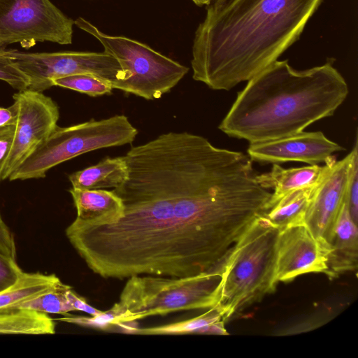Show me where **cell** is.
I'll return each mask as SVG.
<instances>
[{
	"label": "cell",
	"mask_w": 358,
	"mask_h": 358,
	"mask_svg": "<svg viewBox=\"0 0 358 358\" xmlns=\"http://www.w3.org/2000/svg\"><path fill=\"white\" fill-rule=\"evenodd\" d=\"M278 232L263 214L258 216L220 264L218 299L213 308L224 322L275 290Z\"/></svg>",
	"instance_id": "3957f363"
},
{
	"label": "cell",
	"mask_w": 358,
	"mask_h": 358,
	"mask_svg": "<svg viewBox=\"0 0 358 358\" xmlns=\"http://www.w3.org/2000/svg\"><path fill=\"white\" fill-rule=\"evenodd\" d=\"M219 269L196 275L173 278L136 275L128 278L112 307L117 314L116 326L135 327L136 320L185 310L210 309L217 305Z\"/></svg>",
	"instance_id": "277c9868"
},
{
	"label": "cell",
	"mask_w": 358,
	"mask_h": 358,
	"mask_svg": "<svg viewBox=\"0 0 358 358\" xmlns=\"http://www.w3.org/2000/svg\"><path fill=\"white\" fill-rule=\"evenodd\" d=\"M61 282L55 274L23 272L13 285L0 292V309L14 308L53 289Z\"/></svg>",
	"instance_id": "ac0fdd59"
},
{
	"label": "cell",
	"mask_w": 358,
	"mask_h": 358,
	"mask_svg": "<svg viewBox=\"0 0 358 358\" xmlns=\"http://www.w3.org/2000/svg\"><path fill=\"white\" fill-rule=\"evenodd\" d=\"M329 246L327 265L331 279L342 273L357 269V224L352 220L345 201L338 217Z\"/></svg>",
	"instance_id": "5bb4252c"
},
{
	"label": "cell",
	"mask_w": 358,
	"mask_h": 358,
	"mask_svg": "<svg viewBox=\"0 0 358 358\" xmlns=\"http://www.w3.org/2000/svg\"><path fill=\"white\" fill-rule=\"evenodd\" d=\"M0 252L16 260V245L14 237L3 221L0 213Z\"/></svg>",
	"instance_id": "4316f807"
},
{
	"label": "cell",
	"mask_w": 358,
	"mask_h": 358,
	"mask_svg": "<svg viewBox=\"0 0 358 358\" xmlns=\"http://www.w3.org/2000/svg\"><path fill=\"white\" fill-rule=\"evenodd\" d=\"M316 185L289 192L263 215L279 229L305 222L306 213Z\"/></svg>",
	"instance_id": "d6986e66"
},
{
	"label": "cell",
	"mask_w": 358,
	"mask_h": 358,
	"mask_svg": "<svg viewBox=\"0 0 358 358\" xmlns=\"http://www.w3.org/2000/svg\"><path fill=\"white\" fill-rule=\"evenodd\" d=\"M348 92L332 59L305 70L276 60L248 80L218 128L250 143L289 136L333 115Z\"/></svg>",
	"instance_id": "7a4b0ae2"
},
{
	"label": "cell",
	"mask_w": 358,
	"mask_h": 358,
	"mask_svg": "<svg viewBox=\"0 0 358 358\" xmlns=\"http://www.w3.org/2000/svg\"><path fill=\"white\" fill-rule=\"evenodd\" d=\"M129 169L123 157L106 158L98 164L69 176L72 187L84 189L117 188L128 179Z\"/></svg>",
	"instance_id": "2e32d148"
},
{
	"label": "cell",
	"mask_w": 358,
	"mask_h": 358,
	"mask_svg": "<svg viewBox=\"0 0 358 358\" xmlns=\"http://www.w3.org/2000/svg\"><path fill=\"white\" fill-rule=\"evenodd\" d=\"M329 252V245L317 238L305 222L280 229L276 245V281L289 282L309 273H323L330 278Z\"/></svg>",
	"instance_id": "8fae6325"
},
{
	"label": "cell",
	"mask_w": 358,
	"mask_h": 358,
	"mask_svg": "<svg viewBox=\"0 0 358 358\" xmlns=\"http://www.w3.org/2000/svg\"><path fill=\"white\" fill-rule=\"evenodd\" d=\"M345 202L355 224L358 220V152L355 154L350 171Z\"/></svg>",
	"instance_id": "cb8c5ba5"
},
{
	"label": "cell",
	"mask_w": 358,
	"mask_h": 358,
	"mask_svg": "<svg viewBox=\"0 0 358 358\" xmlns=\"http://www.w3.org/2000/svg\"><path fill=\"white\" fill-rule=\"evenodd\" d=\"M196 334L227 335L228 332L224 327V321L222 320L201 327Z\"/></svg>",
	"instance_id": "f546056e"
},
{
	"label": "cell",
	"mask_w": 358,
	"mask_h": 358,
	"mask_svg": "<svg viewBox=\"0 0 358 358\" xmlns=\"http://www.w3.org/2000/svg\"><path fill=\"white\" fill-rule=\"evenodd\" d=\"M74 24L95 37L104 51L113 56L125 71L131 73L113 85L124 92L147 100L157 99L169 92L189 71V68L137 41L103 33L83 17Z\"/></svg>",
	"instance_id": "8992f818"
},
{
	"label": "cell",
	"mask_w": 358,
	"mask_h": 358,
	"mask_svg": "<svg viewBox=\"0 0 358 358\" xmlns=\"http://www.w3.org/2000/svg\"><path fill=\"white\" fill-rule=\"evenodd\" d=\"M221 313L215 308L208 310L198 317L160 327L138 329L134 330L133 334H196L197 330L210 324L222 320Z\"/></svg>",
	"instance_id": "44dd1931"
},
{
	"label": "cell",
	"mask_w": 358,
	"mask_h": 358,
	"mask_svg": "<svg viewBox=\"0 0 358 358\" xmlns=\"http://www.w3.org/2000/svg\"><path fill=\"white\" fill-rule=\"evenodd\" d=\"M23 272L15 259L0 252V292L13 285Z\"/></svg>",
	"instance_id": "d4e9b609"
},
{
	"label": "cell",
	"mask_w": 358,
	"mask_h": 358,
	"mask_svg": "<svg viewBox=\"0 0 358 358\" xmlns=\"http://www.w3.org/2000/svg\"><path fill=\"white\" fill-rule=\"evenodd\" d=\"M0 80L17 91L28 89L29 80L14 61L0 48Z\"/></svg>",
	"instance_id": "603a6c76"
},
{
	"label": "cell",
	"mask_w": 358,
	"mask_h": 358,
	"mask_svg": "<svg viewBox=\"0 0 358 358\" xmlns=\"http://www.w3.org/2000/svg\"><path fill=\"white\" fill-rule=\"evenodd\" d=\"M69 191L76 208L75 220L78 222L90 225L108 224L123 215L122 201L113 190L72 187Z\"/></svg>",
	"instance_id": "4fadbf2b"
},
{
	"label": "cell",
	"mask_w": 358,
	"mask_h": 358,
	"mask_svg": "<svg viewBox=\"0 0 358 358\" xmlns=\"http://www.w3.org/2000/svg\"><path fill=\"white\" fill-rule=\"evenodd\" d=\"M71 288L62 282L53 289L14 308L29 309L46 314H66L75 310L68 296V292Z\"/></svg>",
	"instance_id": "ffe728a7"
},
{
	"label": "cell",
	"mask_w": 358,
	"mask_h": 358,
	"mask_svg": "<svg viewBox=\"0 0 358 358\" xmlns=\"http://www.w3.org/2000/svg\"><path fill=\"white\" fill-rule=\"evenodd\" d=\"M324 0H228L209 3L194 37L193 78L229 90L278 60Z\"/></svg>",
	"instance_id": "6da1fadb"
},
{
	"label": "cell",
	"mask_w": 358,
	"mask_h": 358,
	"mask_svg": "<svg viewBox=\"0 0 358 358\" xmlns=\"http://www.w3.org/2000/svg\"><path fill=\"white\" fill-rule=\"evenodd\" d=\"M322 131L304 132L271 141L250 143L247 152L260 163L299 162L310 165L326 162L335 152L343 150Z\"/></svg>",
	"instance_id": "7c38bea8"
},
{
	"label": "cell",
	"mask_w": 358,
	"mask_h": 358,
	"mask_svg": "<svg viewBox=\"0 0 358 358\" xmlns=\"http://www.w3.org/2000/svg\"><path fill=\"white\" fill-rule=\"evenodd\" d=\"M138 130L124 115L78 124L58 125L9 176L10 180L45 178L54 166L86 152L132 143Z\"/></svg>",
	"instance_id": "5b68a950"
},
{
	"label": "cell",
	"mask_w": 358,
	"mask_h": 358,
	"mask_svg": "<svg viewBox=\"0 0 358 358\" xmlns=\"http://www.w3.org/2000/svg\"><path fill=\"white\" fill-rule=\"evenodd\" d=\"M17 107L15 136L1 174V181L30 156L57 126L59 110L57 103L43 92L30 90L13 95Z\"/></svg>",
	"instance_id": "9c48e42d"
},
{
	"label": "cell",
	"mask_w": 358,
	"mask_h": 358,
	"mask_svg": "<svg viewBox=\"0 0 358 358\" xmlns=\"http://www.w3.org/2000/svg\"><path fill=\"white\" fill-rule=\"evenodd\" d=\"M327 168V162L323 166L313 164L291 169H284L277 164H273L269 172L257 174L256 178L262 187L267 189H273L268 201L269 209L289 192L316 185Z\"/></svg>",
	"instance_id": "9a60e30c"
},
{
	"label": "cell",
	"mask_w": 358,
	"mask_h": 358,
	"mask_svg": "<svg viewBox=\"0 0 358 358\" xmlns=\"http://www.w3.org/2000/svg\"><path fill=\"white\" fill-rule=\"evenodd\" d=\"M74 21L50 0H0V46L15 43H72Z\"/></svg>",
	"instance_id": "ba28073f"
},
{
	"label": "cell",
	"mask_w": 358,
	"mask_h": 358,
	"mask_svg": "<svg viewBox=\"0 0 358 358\" xmlns=\"http://www.w3.org/2000/svg\"><path fill=\"white\" fill-rule=\"evenodd\" d=\"M4 51L28 77V90L38 92L52 87L54 80L75 74H92L110 81L112 86L131 76L113 56L105 51L24 52L11 49Z\"/></svg>",
	"instance_id": "52a82bcc"
},
{
	"label": "cell",
	"mask_w": 358,
	"mask_h": 358,
	"mask_svg": "<svg viewBox=\"0 0 358 358\" xmlns=\"http://www.w3.org/2000/svg\"><path fill=\"white\" fill-rule=\"evenodd\" d=\"M194 1V3L199 6H203V5H208L210 1L212 0H192Z\"/></svg>",
	"instance_id": "4dcf8cb0"
},
{
	"label": "cell",
	"mask_w": 358,
	"mask_h": 358,
	"mask_svg": "<svg viewBox=\"0 0 358 358\" xmlns=\"http://www.w3.org/2000/svg\"><path fill=\"white\" fill-rule=\"evenodd\" d=\"M17 117V107L15 102L8 107L0 106V128L15 125Z\"/></svg>",
	"instance_id": "f1b7e54d"
},
{
	"label": "cell",
	"mask_w": 358,
	"mask_h": 358,
	"mask_svg": "<svg viewBox=\"0 0 358 358\" xmlns=\"http://www.w3.org/2000/svg\"><path fill=\"white\" fill-rule=\"evenodd\" d=\"M53 86L72 90L91 96L110 94L112 83L99 76L80 73L57 78L52 82Z\"/></svg>",
	"instance_id": "7402d4cb"
},
{
	"label": "cell",
	"mask_w": 358,
	"mask_h": 358,
	"mask_svg": "<svg viewBox=\"0 0 358 358\" xmlns=\"http://www.w3.org/2000/svg\"><path fill=\"white\" fill-rule=\"evenodd\" d=\"M15 131V125L0 128V182L4 164L10 152Z\"/></svg>",
	"instance_id": "484cf974"
},
{
	"label": "cell",
	"mask_w": 358,
	"mask_h": 358,
	"mask_svg": "<svg viewBox=\"0 0 358 358\" xmlns=\"http://www.w3.org/2000/svg\"><path fill=\"white\" fill-rule=\"evenodd\" d=\"M356 136L351 152L339 161L334 157L315 186L305 215V222L319 240L330 244L340 211L345 201L346 190L353 158L358 152ZM330 247V246H329Z\"/></svg>",
	"instance_id": "30bf717a"
},
{
	"label": "cell",
	"mask_w": 358,
	"mask_h": 358,
	"mask_svg": "<svg viewBox=\"0 0 358 358\" xmlns=\"http://www.w3.org/2000/svg\"><path fill=\"white\" fill-rule=\"evenodd\" d=\"M68 296L69 301L75 310H80L85 312L90 316H94L97 314L100 313L101 311L96 309L95 308L89 305L85 299L78 295L73 289L71 288L68 292Z\"/></svg>",
	"instance_id": "83f0119b"
},
{
	"label": "cell",
	"mask_w": 358,
	"mask_h": 358,
	"mask_svg": "<svg viewBox=\"0 0 358 358\" xmlns=\"http://www.w3.org/2000/svg\"><path fill=\"white\" fill-rule=\"evenodd\" d=\"M55 325L46 313L20 308L0 309V334H53Z\"/></svg>",
	"instance_id": "e0dca14e"
},
{
	"label": "cell",
	"mask_w": 358,
	"mask_h": 358,
	"mask_svg": "<svg viewBox=\"0 0 358 358\" xmlns=\"http://www.w3.org/2000/svg\"><path fill=\"white\" fill-rule=\"evenodd\" d=\"M220 1H222V2H224V1H228V0H220Z\"/></svg>",
	"instance_id": "1f68e13d"
}]
</instances>
